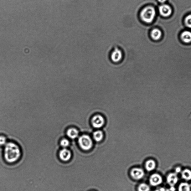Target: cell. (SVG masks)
<instances>
[{
	"instance_id": "16",
	"label": "cell",
	"mask_w": 191,
	"mask_h": 191,
	"mask_svg": "<svg viewBox=\"0 0 191 191\" xmlns=\"http://www.w3.org/2000/svg\"><path fill=\"white\" fill-rule=\"evenodd\" d=\"M182 177L183 179L186 180H191V171L188 169H185L182 173Z\"/></svg>"
},
{
	"instance_id": "24",
	"label": "cell",
	"mask_w": 191,
	"mask_h": 191,
	"mask_svg": "<svg viewBox=\"0 0 191 191\" xmlns=\"http://www.w3.org/2000/svg\"><path fill=\"white\" fill-rule=\"evenodd\" d=\"M158 1L159 3H165L167 1V0H158Z\"/></svg>"
},
{
	"instance_id": "11",
	"label": "cell",
	"mask_w": 191,
	"mask_h": 191,
	"mask_svg": "<svg viewBox=\"0 0 191 191\" xmlns=\"http://www.w3.org/2000/svg\"><path fill=\"white\" fill-rule=\"evenodd\" d=\"M181 38L182 41L185 43H190L191 42V32L188 31H184L181 34Z\"/></svg>"
},
{
	"instance_id": "8",
	"label": "cell",
	"mask_w": 191,
	"mask_h": 191,
	"mask_svg": "<svg viewBox=\"0 0 191 191\" xmlns=\"http://www.w3.org/2000/svg\"><path fill=\"white\" fill-rule=\"evenodd\" d=\"M145 175L143 169L139 168H135L132 169L131 172V175L135 180H139L141 179Z\"/></svg>"
},
{
	"instance_id": "18",
	"label": "cell",
	"mask_w": 191,
	"mask_h": 191,
	"mask_svg": "<svg viewBox=\"0 0 191 191\" xmlns=\"http://www.w3.org/2000/svg\"><path fill=\"white\" fill-rule=\"evenodd\" d=\"M60 145L63 148H66L70 146V142L69 140L66 139V138H63L60 141Z\"/></svg>"
},
{
	"instance_id": "4",
	"label": "cell",
	"mask_w": 191,
	"mask_h": 191,
	"mask_svg": "<svg viewBox=\"0 0 191 191\" xmlns=\"http://www.w3.org/2000/svg\"><path fill=\"white\" fill-rule=\"evenodd\" d=\"M122 58V52L118 48L114 49L110 55L111 59L114 63H119L121 61Z\"/></svg>"
},
{
	"instance_id": "17",
	"label": "cell",
	"mask_w": 191,
	"mask_h": 191,
	"mask_svg": "<svg viewBox=\"0 0 191 191\" xmlns=\"http://www.w3.org/2000/svg\"><path fill=\"white\" fill-rule=\"evenodd\" d=\"M190 187L188 183H182L179 186L178 191H190Z\"/></svg>"
},
{
	"instance_id": "10",
	"label": "cell",
	"mask_w": 191,
	"mask_h": 191,
	"mask_svg": "<svg viewBox=\"0 0 191 191\" xmlns=\"http://www.w3.org/2000/svg\"><path fill=\"white\" fill-rule=\"evenodd\" d=\"M167 182L171 187H174L178 181V177L175 173H171L167 178Z\"/></svg>"
},
{
	"instance_id": "15",
	"label": "cell",
	"mask_w": 191,
	"mask_h": 191,
	"mask_svg": "<svg viewBox=\"0 0 191 191\" xmlns=\"http://www.w3.org/2000/svg\"><path fill=\"white\" fill-rule=\"evenodd\" d=\"M104 137L102 132L97 131L93 133V138L96 142H100L102 140Z\"/></svg>"
},
{
	"instance_id": "20",
	"label": "cell",
	"mask_w": 191,
	"mask_h": 191,
	"mask_svg": "<svg viewBox=\"0 0 191 191\" xmlns=\"http://www.w3.org/2000/svg\"><path fill=\"white\" fill-rule=\"evenodd\" d=\"M185 23L187 27L191 28V15L186 17L185 19Z\"/></svg>"
},
{
	"instance_id": "2",
	"label": "cell",
	"mask_w": 191,
	"mask_h": 191,
	"mask_svg": "<svg viewBox=\"0 0 191 191\" xmlns=\"http://www.w3.org/2000/svg\"><path fill=\"white\" fill-rule=\"evenodd\" d=\"M156 15L155 9L153 7L148 6L145 8L140 13L142 20L147 23H151L154 19Z\"/></svg>"
},
{
	"instance_id": "3",
	"label": "cell",
	"mask_w": 191,
	"mask_h": 191,
	"mask_svg": "<svg viewBox=\"0 0 191 191\" xmlns=\"http://www.w3.org/2000/svg\"><path fill=\"white\" fill-rule=\"evenodd\" d=\"M78 142L80 147L85 151H88L92 147L93 142L90 137L87 135H83L79 139Z\"/></svg>"
},
{
	"instance_id": "26",
	"label": "cell",
	"mask_w": 191,
	"mask_h": 191,
	"mask_svg": "<svg viewBox=\"0 0 191 191\" xmlns=\"http://www.w3.org/2000/svg\"><path fill=\"white\" fill-rule=\"evenodd\" d=\"M190 187H191V184L190 185Z\"/></svg>"
},
{
	"instance_id": "19",
	"label": "cell",
	"mask_w": 191,
	"mask_h": 191,
	"mask_svg": "<svg viewBox=\"0 0 191 191\" xmlns=\"http://www.w3.org/2000/svg\"><path fill=\"white\" fill-rule=\"evenodd\" d=\"M138 190L139 191H149L150 188L147 184L145 183H142L140 185L138 188Z\"/></svg>"
},
{
	"instance_id": "6",
	"label": "cell",
	"mask_w": 191,
	"mask_h": 191,
	"mask_svg": "<svg viewBox=\"0 0 191 191\" xmlns=\"http://www.w3.org/2000/svg\"><path fill=\"white\" fill-rule=\"evenodd\" d=\"M59 157L60 159L64 162H67L71 158V151L67 148H63L59 152Z\"/></svg>"
},
{
	"instance_id": "13",
	"label": "cell",
	"mask_w": 191,
	"mask_h": 191,
	"mask_svg": "<svg viewBox=\"0 0 191 191\" xmlns=\"http://www.w3.org/2000/svg\"><path fill=\"white\" fill-rule=\"evenodd\" d=\"M162 36V33L158 29L155 28L152 30L151 37L153 40L157 41L160 39Z\"/></svg>"
},
{
	"instance_id": "25",
	"label": "cell",
	"mask_w": 191,
	"mask_h": 191,
	"mask_svg": "<svg viewBox=\"0 0 191 191\" xmlns=\"http://www.w3.org/2000/svg\"><path fill=\"white\" fill-rule=\"evenodd\" d=\"M170 190L171 191H174L175 190V188H174V187H171Z\"/></svg>"
},
{
	"instance_id": "7",
	"label": "cell",
	"mask_w": 191,
	"mask_h": 191,
	"mask_svg": "<svg viewBox=\"0 0 191 191\" xmlns=\"http://www.w3.org/2000/svg\"><path fill=\"white\" fill-rule=\"evenodd\" d=\"M159 10L160 13L163 16L167 17L171 15L172 10L168 5L163 4L159 7Z\"/></svg>"
},
{
	"instance_id": "23",
	"label": "cell",
	"mask_w": 191,
	"mask_h": 191,
	"mask_svg": "<svg viewBox=\"0 0 191 191\" xmlns=\"http://www.w3.org/2000/svg\"><path fill=\"white\" fill-rule=\"evenodd\" d=\"M176 173H179L181 172V169L180 167H177L176 169V170H175Z\"/></svg>"
},
{
	"instance_id": "5",
	"label": "cell",
	"mask_w": 191,
	"mask_h": 191,
	"mask_svg": "<svg viewBox=\"0 0 191 191\" xmlns=\"http://www.w3.org/2000/svg\"><path fill=\"white\" fill-rule=\"evenodd\" d=\"M91 122L93 127L100 128L104 125L105 120L102 116L101 115L97 114L93 117Z\"/></svg>"
},
{
	"instance_id": "14",
	"label": "cell",
	"mask_w": 191,
	"mask_h": 191,
	"mask_svg": "<svg viewBox=\"0 0 191 191\" xmlns=\"http://www.w3.org/2000/svg\"><path fill=\"white\" fill-rule=\"evenodd\" d=\"M155 162L153 160H149L146 163V168L148 171H150L153 170L154 169H155Z\"/></svg>"
},
{
	"instance_id": "21",
	"label": "cell",
	"mask_w": 191,
	"mask_h": 191,
	"mask_svg": "<svg viewBox=\"0 0 191 191\" xmlns=\"http://www.w3.org/2000/svg\"><path fill=\"white\" fill-rule=\"evenodd\" d=\"M7 143L6 137L4 136H0V146H5Z\"/></svg>"
},
{
	"instance_id": "22",
	"label": "cell",
	"mask_w": 191,
	"mask_h": 191,
	"mask_svg": "<svg viewBox=\"0 0 191 191\" xmlns=\"http://www.w3.org/2000/svg\"><path fill=\"white\" fill-rule=\"evenodd\" d=\"M155 191H169V190L167 189H165L164 188H161L157 189Z\"/></svg>"
},
{
	"instance_id": "9",
	"label": "cell",
	"mask_w": 191,
	"mask_h": 191,
	"mask_svg": "<svg viewBox=\"0 0 191 191\" xmlns=\"http://www.w3.org/2000/svg\"><path fill=\"white\" fill-rule=\"evenodd\" d=\"M163 182L162 177L159 174H154L150 178V184L153 186H157Z\"/></svg>"
},
{
	"instance_id": "1",
	"label": "cell",
	"mask_w": 191,
	"mask_h": 191,
	"mask_svg": "<svg viewBox=\"0 0 191 191\" xmlns=\"http://www.w3.org/2000/svg\"><path fill=\"white\" fill-rule=\"evenodd\" d=\"M4 156L7 163H16L20 159L21 156L20 147L13 142H8L5 145Z\"/></svg>"
},
{
	"instance_id": "12",
	"label": "cell",
	"mask_w": 191,
	"mask_h": 191,
	"mask_svg": "<svg viewBox=\"0 0 191 191\" xmlns=\"http://www.w3.org/2000/svg\"><path fill=\"white\" fill-rule=\"evenodd\" d=\"M66 134L70 139H74L78 137L79 132L75 128H71L67 130Z\"/></svg>"
}]
</instances>
